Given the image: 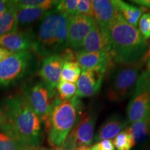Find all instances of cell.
<instances>
[{
	"instance_id": "cell-3",
	"label": "cell",
	"mask_w": 150,
	"mask_h": 150,
	"mask_svg": "<svg viewBox=\"0 0 150 150\" xmlns=\"http://www.w3.org/2000/svg\"><path fill=\"white\" fill-rule=\"evenodd\" d=\"M67 17L52 9L40 20L36 32L33 31V52L39 57L61 54L68 48Z\"/></svg>"
},
{
	"instance_id": "cell-23",
	"label": "cell",
	"mask_w": 150,
	"mask_h": 150,
	"mask_svg": "<svg viewBox=\"0 0 150 150\" xmlns=\"http://www.w3.org/2000/svg\"><path fill=\"white\" fill-rule=\"evenodd\" d=\"M63 63L61 72V79L75 83L79 78L81 68L76 59H63Z\"/></svg>"
},
{
	"instance_id": "cell-29",
	"label": "cell",
	"mask_w": 150,
	"mask_h": 150,
	"mask_svg": "<svg viewBox=\"0 0 150 150\" xmlns=\"http://www.w3.org/2000/svg\"><path fill=\"white\" fill-rule=\"evenodd\" d=\"M92 1L91 0H79L76 6V14L85 15L92 17Z\"/></svg>"
},
{
	"instance_id": "cell-6",
	"label": "cell",
	"mask_w": 150,
	"mask_h": 150,
	"mask_svg": "<svg viewBox=\"0 0 150 150\" xmlns=\"http://www.w3.org/2000/svg\"><path fill=\"white\" fill-rule=\"evenodd\" d=\"M22 95L45 125L54 107L61 101L56 89L52 88L42 80L25 84Z\"/></svg>"
},
{
	"instance_id": "cell-1",
	"label": "cell",
	"mask_w": 150,
	"mask_h": 150,
	"mask_svg": "<svg viewBox=\"0 0 150 150\" xmlns=\"http://www.w3.org/2000/svg\"><path fill=\"white\" fill-rule=\"evenodd\" d=\"M110 43V54L115 65H133L140 62L146 51L147 40L137 27L125 21L118 12L104 29Z\"/></svg>"
},
{
	"instance_id": "cell-26",
	"label": "cell",
	"mask_w": 150,
	"mask_h": 150,
	"mask_svg": "<svg viewBox=\"0 0 150 150\" xmlns=\"http://www.w3.org/2000/svg\"><path fill=\"white\" fill-rule=\"evenodd\" d=\"M56 91L60 100H68L76 95V85L75 83L60 80L56 85Z\"/></svg>"
},
{
	"instance_id": "cell-22",
	"label": "cell",
	"mask_w": 150,
	"mask_h": 150,
	"mask_svg": "<svg viewBox=\"0 0 150 150\" xmlns=\"http://www.w3.org/2000/svg\"><path fill=\"white\" fill-rule=\"evenodd\" d=\"M16 13L17 8L14 4L0 16V36L18 31V23Z\"/></svg>"
},
{
	"instance_id": "cell-12",
	"label": "cell",
	"mask_w": 150,
	"mask_h": 150,
	"mask_svg": "<svg viewBox=\"0 0 150 150\" xmlns=\"http://www.w3.org/2000/svg\"><path fill=\"white\" fill-rule=\"evenodd\" d=\"M105 74L92 70H82L76 82V96L91 97L100 91Z\"/></svg>"
},
{
	"instance_id": "cell-16",
	"label": "cell",
	"mask_w": 150,
	"mask_h": 150,
	"mask_svg": "<svg viewBox=\"0 0 150 150\" xmlns=\"http://www.w3.org/2000/svg\"><path fill=\"white\" fill-rule=\"evenodd\" d=\"M128 122L119 114H112L106 119L94 136L93 142L111 140L125 129Z\"/></svg>"
},
{
	"instance_id": "cell-17",
	"label": "cell",
	"mask_w": 150,
	"mask_h": 150,
	"mask_svg": "<svg viewBox=\"0 0 150 150\" xmlns=\"http://www.w3.org/2000/svg\"><path fill=\"white\" fill-rule=\"evenodd\" d=\"M92 18L102 29H106L115 18L118 11L108 0L92 1Z\"/></svg>"
},
{
	"instance_id": "cell-11",
	"label": "cell",
	"mask_w": 150,
	"mask_h": 150,
	"mask_svg": "<svg viewBox=\"0 0 150 150\" xmlns=\"http://www.w3.org/2000/svg\"><path fill=\"white\" fill-rule=\"evenodd\" d=\"M150 113V94L147 89L136 87L127 108L129 124L141 120Z\"/></svg>"
},
{
	"instance_id": "cell-9",
	"label": "cell",
	"mask_w": 150,
	"mask_h": 150,
	"mask_svg": "<svg viewBox=\"0 0 150 150\" xmlns=\"http://www.w3.org/2000/svg\"><path fill=\"white\" fill-rule=\"evenodd\" d=\"M95 20L91 16L74 15L67 17V32L68 48L79 51L85 38L93 29Z\"/></svg>"
},
{
	"instance_id": "cell-24",
	"label": "cell",
	"mask_w": 150,
	"mask_h": 150,
	"mask_svg": "<svg viewBox=\"0 0 150 150\" xmlns=\"http://www.w3.org/2000/svg\"><path fill=\"white\" fill-rule=\"evenodd\" d=\"M58 1L54 0H18L13 1L16 8H30L51 11L54 9Z\"/></svg>"
},
{
	"instance_id": "cell-2",
	"label": "cell",
	"mask_w": 150,
	"mask_h": 150,
	"mask_svg": "<svg viewBox=\"0 0 150 150\" xmlns=\"http://www.w3.org/2000/svg\"><path fill=\"white\" fill-rule=\"evenodd\" d=\"M3 108L8 123L18 138L31 150L39 147L42 140V122L22 95L7 97Z\"/></svg>"
},
{
	"instance_id": "cell-20",
	"label": "cell",
	"mask_w": 150,
	"mask_h": 150,
	"mask_svg": "<svg viewBox=\"0 0 150 150\" xmlns=\"http://www.w3.org/2000/svg\"><path fill=\"white\" fill-rule=\"evenodd\" d=\"M18 27H27L41 20L50 11L30 8H16Z\"/></svg>"
},
{
	"instance_id": "cell-36",
	"label": "cell",
	"mask_w": 150,
	"mask_h": 150,
	"mask_svg": "<svg viewBox=\"0 0 150 150\" xmlns=\"http://www.w3.org/2000/svg\"><path fill=\"white\" fill-rule=\"evenodd\" d=\"M8 123V117L3 108L0 107V125Z\"/></svg>"
},
{
	"instance_id": "cell-21",
	"label": "cell",
	"mask_w": 150,
	"mask_h": 150,
	"mask_svg": "<svg viewBox=\"0 0 150 150\" xmlns=\"http://www.w3.org/2000/svg\"><path fill=\"white\" fill-rule=\"evenodd\" d=\"M134 139V145L143 142L150 136V113L141 120L127 126Z\"/></svg>"
},
{
	"instance_id": "cell-14",
	"label": "cell",
	"mask_w": 150,
	"mask_h": 150,
	"mask_svg": "<svg viewBox=\"0 0 150 150\" xmlns=\"http://www.w3.org/2000/svg\"><path fill=\"white\" fill-rule=\"evenodd\" d=\"M63 60L61 54H56L43 58L39 76L42 81L52 88L56 89V85L61 79V72Z\"/></svg>"
},
{
	"instance_id": "cell-27",
	"label": "cell",
	"mask_w": 150,
	"mask_h": 150,
	"mask_svg": "<svg viewBox=\"0 0 150 150\" xmlns=\"http://www.w3.org/2000/svg\"><path fill=\"white\" fill-rule=\"evenodd\" d=\"M79 0H61L58 1L54 8L57 13L67 15V16H74L76 14V6Z\"/></svg>"
},
{
	"instance_id": "cell-13",
	"label": "cell",
	"mask_w": 150,
	"mask_h": 150,
	"mask_svg": "<svg viewBox=\"0 0 150 150\" xmlns=\"http://www.w3.org/2000/svg\"><path fill=\"white\" fill-rule=\"evenodd\" d=\"M33 31H17L0 36V47L4 48L12 53L33 52Z\"/></svg>"
},
{
	"instance_id": "cell-37",
	"label": "cell",
	"mask_w": 150,
	"mask_h": 150,
	"mask_svg": "<svg viewBox=\"0 0 150 150\" xmlns=\"http://www.w3.org/2000/svg\"><path fill=\"white\" fill-rule=\"evenodd\" d=\"M54 150H63V149L59 147V148H54ZM74 150H90V147H85V146H83V147H79Z\"/></svg>"
},
{
	"instance_id": "cell-31",
	"label": "cell",
	"mask_w": 150,
	"mask_h": 150,
	"mask_svg": "<svg viewBox=\"0 0 150 150\" xmlns=\"http://www.w3.org/2000/svg\"><path fill=\"white\" fill-rule=\"evenodd\" d=\"M90 150H115L112 140H104L95 142L90 147Z\"/></svg>"
},
{
	"instance_id": "cell-35",
	"label": "cell",
	"mask_w": 150,
	"mask_h": 150,
	"mask_svg": "<svg viewBox=\"0 0 150 150\" xmlns=\"http://www.w3.org/2000/svg\"><path fill=\"white\" fill-rule=\"evenodd\" d=\"M13 53L4 48L0 47V62L4 61L6 59L10 56Z\"/></svg>"
},
{
	"instance_id": "cell-5",
	"label": "cell",
	"mask_w": 150,
	"mask_h": 150,
	"mask_svg": "<svg viewBox=\"0 0 150 150\" xmlns=\"http://www.w3.org/2000/svg\"><path fill=\"white\" fill-rule=\"evenodd\" d=\"M142 65H115L108 72L106 97L112 103L121 102L134 93Z\"/></svg>"
},
{
	"instance_id": "cell-8",
	"label": "cell",
	"mask_w": 150,
	"mask_h": 150,
	"mask_svg": "<svg viewBox=\"0 0 150 150\" xmlns=\"http://www.w3.org/2000/svg\"><path fill=\"white\" fill-rule=\"evenodd\" d=\"M97 114L93 110L83 114L61 146L63 150H74L79 147H91L95 136Z\"/></svg>"
},
{
	"instance_id": "cell-4",
	"label": "cell",
	"mask_w": 150,
	"mask_h": 150,
	"mask_svg": "<svg viewBox=\"0 0 150 150\" xmlns=\"http://www.w3.org/2000/svg\"><path fill=\"white\" fill-rule=\"evenodd\" d=\"M83 102L76 95L68 100L60 101L56 104L45 125L50 146L59 148L63 145L67 136L83 115Z\"/></svg>"
},
{
	"instance_id": "cell-33",
	"label": "cell",
	"mask_w": 150,
	"mask_h": 150,
	"mask_svg": "<svg viewBox=\"0 0 150 150\" xmlns=\"http://www.w3.org/2000/svg\"><path fill=\"white\" fill-rule=\"evenodd\" d=\"M133 4L139 5L148 11L150 10V0H131L130 1Z\"/></svg>"
},
{
	"instance_id": "cell-10",
	"label": "cell",
	"mask_w": 150,
	"mask_h": 150,
	"mask_svg": "<svg viewBox=\"0 0 150 150\" xmlns=\"http://www.w3.org/2000/svg\"><path fill=\"white\" fill-rule=\"evenodd\" d=\"M76 60L81 70H92L106 74L115 65L111 54L106 52H76Z\"/></svg>"
},
{
	"instance_id": "cell-25",
	"label": "cell",
	"mask_w": 150,
	"mask_h": 150,
	"mask_svg": "<svg viewBox=\"0 0 150 150\" xmlns=\"http://www.w3.org/2000/svg\"><path fill=\"white\" fill-rule=\"evenodd\" d=\"M112 142L117 150H131L135 146L133 137L127 127L114 138Z\"/></svg>"
},
{
	"instance_id": "cell-32",
	"label": "cell",
	"mask_w": 150,
	"mask_h": 150,
	"mask_svg": "<svg viewBox=\"0 0 150 150\" xmlns=\"http://www.w3.org/2000/svg\"><path fill=\"white\" fill-rule=\"evenodd\" d=\"M14 5L13 1L0 0V16Z\"/></svg>"
},
{
	"instance_id": "cell-34",
	"label": "cell",
	"mask_w": 150,
	"mask_h": 150,
	"mask_svg": "<svg viewBox=\"0 0 150 150\" xmlns=\"http://www.w3.org/2000/svg\"><path fill=\"white\" fill-rule=\"evenodd\" d=\"M150 57V42L149 43H147V49H146V51L144 54L143 56L140 60L139 63L140 65H143L144 63H145L147 62V59Z\"/></svg>"
},
{
	"instance_id": "cell-19",
	"label": "cell",
	"mask_w": 150,
	"mask_h": 150,
	"mask_svg": "<svg viewBox=\"0 0 150 150\" xmlns=\"http://www.w3.org/2000/svg\"><path fill=\"white\" fill-rule=\"evenodd\" d=\"M112 2L124 20L135 27H137L142 15L148 11L147 9L143 7L136 6L133 4L127 3L121 0H113Z\"/></svg>"
},
{
	"instance_id": "cell-18",
	"label": "cell",
	"mask_w": 150,
	"mask_h": 150,
	"mask_svg": "<svg viewBox=\"0 0 150 150\" xmlns=\"http://www.w3.org/2000/svg\"><path fill=\"white\" fill-rule=\"evenodd\" d=\"M0 150H31L23 142L8 123L0 125Z\"/></svg>"
},
{
	"instance_id": "cell-30",
	"label": "cell",
	"mask_w": 150,
	"mask_h": 150,
	"mask_svg": "<svg viewBox=\"0 0 150 150\" xmlns=\"http://www.w3.org/2000/svg\"><path fill=\"white\" fill-rule=\"evenodd\" d=\"M136 87L147 89L150 94V72L145 70L140 74L137 81Z\"/></svg>"
},
{
	"instance_id": "cell-40",
	"label": "cell",
	"mask_w": 150,
	"mask_h": 150,
	"mask_svg": "<svg viewBox=\"0 0 150 150\" xmlns=\"http://www.w3.org/2000/svg\"><path fill=\"white\" fill-rule=\"evenodd\" d=\"M147 150H150V144L149 145V146H148V147H147Z\"/></svg>"
},
{
	"instance_id": "cell-28",
	"label": "cell",
	"mask_w": 150,
	"mask_h": 150,
	"mask_svg": "<svg viewBox=\"0 0 150 150\" xmlns=\"http://www.w3.org/2000/svg\"><path fill=\"white\" fill-rule=\"evenodd\" d=\"M138 30L146 40L150 38V12L142 15L138 22Z\"/></svg>"
},
{
	"instance_id": "cell-39",
	"label": "cell",
	"mask_w": 150,
	"mask_h": 150,
	"mask_svg": "<svg viewBox=\"0 0 150 150\" xmlns=\"http://www.w3.org/2000/svg\"><path fill=\"white\" fill-rule=\"evenodd\" d=\"M32 150H52V149H46V148H43V147H37L35 148Z\"/></svg>"
},
{
	"instance_id": "cell-7",
	"label": "cell",
	"mask_w": 150,
	"mask_h": 150,
	"mask_svg": "<svg viewBox=\"0 0 150 150\" xmlns=\"http://www.w3.org/2000/svg\"><path fill=\"white\" fill-rule=\"evenodd\" d=\"M33 59L32 52L13 53L0 62V88L13 86L27 74Z\"/></svg>"
},
{
	"instance_id": "cell-38",
	"label": "cell",
	"mask_w": 150,
	"mask_h": 150,
	"mask_svg": "<svg viewBox=\"0 0 150 150\" xmlns=\"http://www.w3.org/2000/svg\"><path fill=\"white\" fill-rule=\"evenodd\" d=\"M146 63H147V70H147V72H150V57L147 59V61Z\"/></svg>"
},
{
	"instance_id": "cell-15",
	"label": "cell",
	"mask_w": 150,
	"mask_h": 150,
	"mask_svg": "<svg viewBox=\"0 0 150 150\" xmlns=\"http://www.w3.org/2000/svg\"><path fill=\"white\" fill-rule=\"evenodd\" d=\"M79 51L83 52H106L110 53V43L107 33L95 21L93 29L84 39Z\"/></svg>"
}]
</instances>
